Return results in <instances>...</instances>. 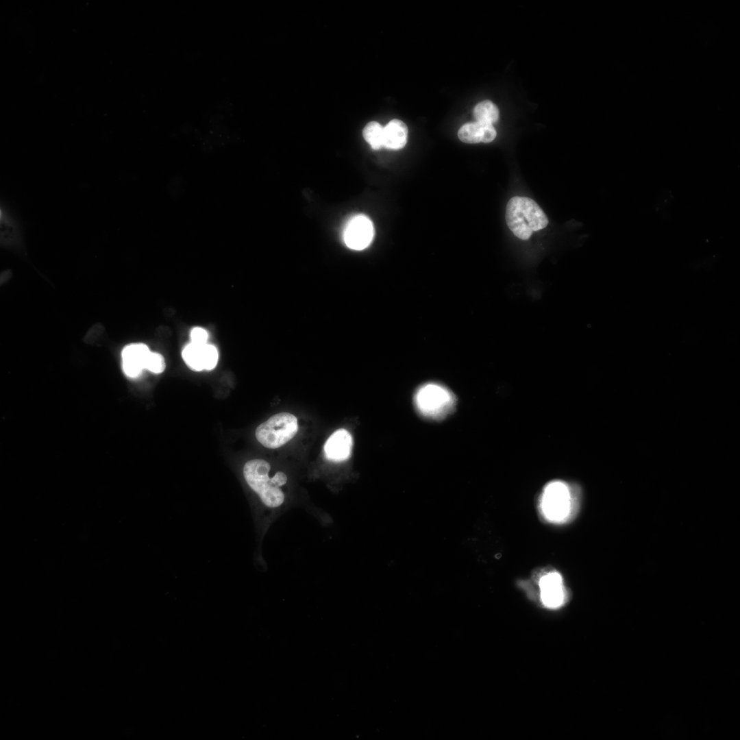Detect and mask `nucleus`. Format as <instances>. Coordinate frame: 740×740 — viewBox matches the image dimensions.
<instances>
[{"label":"nucleus","instance_id":"obj_1","mask_svg":"<svg viewBox=\"0 0 740 740\" xmlns=\"http://www.w3.org/2000/svg\"><path fill=\"white\" fill-rule=\"evenodd\" d=\"M271 465L262 459L247 461L243 469V477L249 488L257 494L262 504L269 509L282 506L285 495L282 487L287 482V476L282 471H277L270 476Z\"/></svg>","mask_w":740,"mask_h":740},{"label":"nucleus","instance_id":"obj_2","mask_svg":"<svg viewBox=\"0 0 740 740\" xmlns=\"http://www.w3.org/2000/svg\"><path fill=\"white\" fill-rule=\"evenodd\" d=\"M506 221L509 229L519 238L528 240L533 232L545 228L548 219L533 199L515 196L508 202Z\"/></svg>","mask_w":740,"mask_h":740},{"label":"nucleus","instance_id":"obj_3","mask_svg":"<svg viewBox=\"0 0 740 740\" xmlns=\"http://www.w3.org/2000/svg\"><path fill=\"white\" fill-rule=\"evenodd\" d=\"M577 489L565 482L556 480L544 488L540 499V508L544 517L550 522L563 523L576 511L578 506Z\"/></svg>","mask_w":740,"mask_h":740},{"label":"nucleus","instance_id":"obj_4","mask_svg":"<svg viewBox=\"0 0 740 740\" xmlns=\"http://www.w3.org/2000/svg\"><path fill=\"white\" fill-rule=\"evenodd\" d=\"M414 400L421 415L433 419L444 418L454 410L456 405L454 395L445 386L434 383L421 386Z\"/></svg>","mask_w":740,"mask_h":740},{"label":"nucleus","instance_id":"obj_5","mask_svg":"<svg viewBox=\"0 0 740 740\" xmlns=\"http://www.w3.org/2000/svg\"><path fill=\"white\" fill-rule=\"evenodd\" d=\"M297 430L296 417L283 412L273 415L260 424L256 430V437L265 447L276 449L292 439Z\"/></svg>","mask_w":740,"mask_h":740},{"label":"nucleus","instance_id":"obj_6","mask_svg":"<svg viewBox=\"0 0 740 740\" xmlns=\"http://www.w3.org/2000/svg\"><path fill=\"white\" fill-rule=\"evenodd\" d=\"M374 228L371 221L364 214H358L347 222L343 232L346 245L354 250H362L371 243Z\"/></svg>","mask_w":740,"mask_h":740},{"label":"nucleus","instance_id":"obj_7","mask_svg":"<svg viewBox=\"0 0 740 740\" xmlns=\"http://www.w3.org/2000/svg\"><path fill=\"white\" fill-rule=\"evenodd\" d=\"M539 586L541 602L546 608L556 609L565 604L566 591L560 574L552 571L545 574Z\"/></svg>","mask_w":740,"mask_h":740},{"label":"nucleus","instance_id":"obj_8","mask_svg":"<svg viewBox=\"0 0 740 740\" xmlns=\"http://www.w3.org/2000/svg\"><path fill=\"white\" fill-rule=\"evenodd\" d=\"M353 439L351 434L344 428L336 430L326 441L324 452L327 459L333 462H343L351 456Z\"/></svg>","mask_w":740,"mask_h":740},{"label":"nucleus","instance_id":"obj_9","mask_svg":"<svg viewBox=\"0 0 740 740\" xmlns=\"http://www.w3.org/2000/svg\"><path fill=\"white\" fill-rule=\"evenodd\" d=\"M150 352L148 347L143 343H133L125 347L122 352L125 373L131 378L138 376L145 369Z\"/></svg>","mask_w":740,"mask_h":740},{"label":"nucleus","instance_id":"obj_10","mask_svg":"<svg viewBox=\"0 0 740 740\" xmlns=\"http://www.w3.org/2000/svg\"><path fill=\"white\" fill-rule=\"evenodd\" d=\"M497 132L493 125L482 122H471L464 124L458 130L459 139L465 143H488L496 137Z\"/></svg>","mask_w":740,"mask_h":740},{"label":"nucleus","instance_id":"obj_11","mask_svg":"<svg viewBox=\"0 0 740 740\" xmlns=\"http://www.w3.org/2000/svg\"><path fill=\"white\" fill-rule=\"evenodd\" d=\"M408 127L401 120L393 119L384 127V147L391 149H400L407 142Z\"/></svg>","mask_w":740,"mask_h":740},{"label":"nucleus","instance_id":"obj_12","mask_svg":"<svg viewBox=\"0 0 740 740\" xmlns=\"http://www.w3.org/2000/svg\"><path fill=\"white\" fill-rule=\"evenodd\" d=\"M204 345L188 344L182 352V357L186 365L196 371L204 369Z\"/></svg>","mask_w":740,"mask_h":740},{"label":"nucleus","instance_id":"obj_13","mask_svg":"<svg viewBox=\"0 0 740 740\" xmlns=\"http://www.w3.org/2000/svg\"><path fill=\"white\" fill-rule=\"evenodd\" d=\"M473 116L476 121L493 125L499 119V110L492 101L484 100L475 106Z\"/></svg>","mask_w":740,"mask_h":740},{"label":"nucleus","instance_id":"obj_14","mask_svg":"<svg viewBox=\"0 0 740 740\" xmlns=\"http://www.w3.org/2000/svg\"><path fill=\"white\" fill-rule=\"evenodd\" d=\"M362 136L372 149L377 150L384 147V127L379 123H368L362 130Z\"/></svg>","mask_w":740,"mask_h":740},{"label":"nucleus","instance_id":"obj_15","mask_svg":"<svg viewBox=\"0 0 740 740\" xmlns=\"http://www.w3.org/2000/svg\"><path fill=\"white\" fill-rule=\"evenodd\" d=\"M165 367V361L161 354L150 352L147 360L145 369L154 373H160L164 371Z\"/></svg>","mask_w":740,"mask_h":740},{"label":"nucleus","instance_id":"obj_16","mask_svg":"<svg viewBox=\"0 0 740 740\" xmlns=\"http://www.w3.org/2000/svg\"><path fill=\"white\" fill-rule=\"evenodd\" d=\"M218 352L217 348L212 345H204V369L211 370L214 369L218 361Z\"/></svg>","mask_w":740,"mask_h":740},{"label":"nucleus","instance_id":"obj_17","mask_svg":"<svg viewBox=\"0 0 740 740\" xmlns=\"http://www.w3.org/2000/svg\"><path fill=\"white\" fill-rule=\"evenodd\" d=\"M208 337V332L202 328H194L190 332L191 343L196 345H204L207 344Z\"/></svg>","mask_w":740,"mask_h":740}]
</instances>
